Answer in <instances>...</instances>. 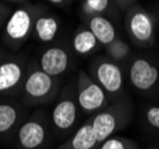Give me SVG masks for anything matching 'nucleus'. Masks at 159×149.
<instances>
[{
	"mask_svg": "<svg viewBox=\"0 0 159 149\" xmlns=\"http://www.w3.org/2000/svg\"><path fill=\"white\" fill-rule=\"evenodd\" d=\"M32 29V16L26 8L14 10L5 23V37L11 44L25 41Z\"/></svg>",
	"mask_w": 159,
	"mask_h": 149,
	"instance_id": "f257e3e1",
	"label": "nucleus"
},
{
	"mask_svg": "<svg viewBox=\"0 0 159 149\" xmlns=\"http://www.w3.org/2000/svg\"><path fill=\"white\" fill-rule=\"evenodd\" d=\"M79 94L77 102L80 108L86 112H94L101 108L107 103V97L105 89L99 84H95L86 75H81L79 81Z\"/></svg>",
	"mask_w": 159,
	"mask_h": 149,
	"instance_id": "f03ea898",
	"label": "nucleus"
},
{
	"mask_svg": "<svg viewBox=\"0 0 159 149\" xmlns=\"http://www.w3.org/2000/svg\"><path fill=\"white\" fill-rule=\"evenodd\" d=\"M158 69L145 59H137L129 69L132 85L140 91H148L158 80Z\"/></svg>",
	"mask_w": 159,
	"mask_h": 149,
	"instance_id": "7ed1b4c3",
	"label": "nucleus"
},
{
	"mask_svg": "<svg viewBox=\"0 0 159 149\" xmlns=\"http://www.w3.org/2000/svg\"><path fill=\"white\" fill-rule=\"evenodd\" d=\"M53 87L52 76L47 74L45 72L33 70L27 75L24 82V91L27 98L32 100H40L50 94Z\"/></svg>",
	"mask_w": 159,
	"mask_h": 149,
	"instance_id": "20e7f679",
	"label": "nucleus"
},
{
	"mask_svg": "<svg viewBox=\"0 0 159 149\" xmlns=\"http://www.w3.org/2000/svg\"><path fill=\"white\" fill-rule=\"evenodd\" d=\"M69 57L64 49L52 47L47 49L40 57V69L50 76H57L66 72Z\"/></svg>",
	"mask_w": 159,
	"mask_h": 149,
	"instance_id": "39448f33",
	"label": "nucleus"
},
{
	"mask_svg": "<svg viewBox=\"0 0 159 149\" xmlns=\"http://www.w3.org/2000/svg\"><path fill=\"white\" fill-rule=\"evenodd\" d=\"M96 78L99 85L106 92L116 93L122 87L121 69L113 62H101L96 68Z\"/></svg>",
	"mask_w": 159,
	"mask_h": 149,
	"instance_id": "423d86ee",
	"label": "nucleus"
},
{
	"mask_svg": "<svg viewBox=\"0 0 159 149\" xmlns=\"http://www.w3.org/2000/svg\"><path fill=\"white\" fill-rule=\"evenodd\" d=\"M45 140V129L37 121H27L18 130V142L24 149H37Z\"/></svg>",
	"mask_w": 159,
	"mask_h": 149,
	"instance_id": "0eeeda50",
	"label": "nucleus"
},
{
	"mask_svg": "<svg viewBox=\"0 0 159 149\" xmlns=\"http://www.w3.org/2000/svg\"><path fill=\"white\" fill-rule=\"evenodd\" d=\"M24 76V69L18 61H5L0 65V94L12 92Z\"/></svg>",
	"mask_w": 159,
	"mask_h": 149,
	"instance_id": "6e6552de",
	"label": "nucleus"
},
{
	"mask_svg": "<svg viewBox=\"0 0 159 149\" xmlns=\"http://www.w3.org/2000/svg\"><path fill=\"white\" fill-rule=\"evenodd\" d=\"M77 116V108L71 99L61 100L52 111V122L60 130L70 129L74 125Z\"/></svg>",
	"mask_w": 159,
	"mask_h": 149,
	"instance_id": "1a4fd4ad",
	"label": "nucleus"
},
{
	"mask_svg": "<svg viewBox=\"0 0 159 149\" xmlns=\"http://www.w3.org/2000/svg\"><path fill=\"white\" fill-rule=\"evenodd\" d=\"M129 31L132 36L139 42L148 41L153 35V24L150 16L145 12H135L129 19Z\"/></svg>",
	"mask_w": 159,
	"mask_h": 149,
	"instance_id": "9d476101",
	"label": "nucleus"
},
{
	"mask_svg": "<svg viewBox=\"0 0 159 149\" xmlns=\"http://www.w3.org/2000/svg\"><path fill=\"white\" fill-rule=\"evenodd\" d=\"M89 30L96 37L98 42L105 46H109L115 41V29L107 18L95 14L89 22Z\"/></svg>",
	"mask_w": 159,
	"mask_h": 149,
	"instance_id": "9b49d317",
	"label": "nucleus"
},
{
	"mask_svg": "<svg viewBox=\"0 0 159 149\" xmlns=\"http://www.w3.org/2000/svg\"><path fill=\"white\" fill-rule=\"evenodd\" d=\"M92 127L95 131L98 142L106 141L116 128V118L112 112H101L93 119Z\"/></svg>",
	"mask_w": 159,
	"mask_h": 149,
	"instance_id": "f8f14e48",
	"label": "nucleus"
},
{
	"mask_svg": "<svg viewBox=\"0 0 159 149\" xmlns=\"http://www.w3.org/2000/svg\"><path fill=\"white\" fill-rule=\"evenodd\" d=\"M19 119V108L12 103H0V135L7 134Z\"/></svg>",
	"mask_w": 159,
	"mask_h": 149,
	"instance_id": "ddd939ff",
	"label": "nucleus"
},
{
	"mask_svg": "<svg viewBox=\"0 0 159 149\" xmlns=\"http://www.w3.org/2000/svg\"><path fill=\"white\" fill-rule=\"evenodd\" d=\"M98 143V138L95 135L92 123L82 125L76 131L71 140V148L73 149H93Z\"/></svg>",
	"mask_w": 159,
	"mask_h": 149,
	"instance_id": "4468645a",
	"label": "nucleus"
},
{
	"mask_svg": "<svg viewBox=\"0 0 159 149\" xmlns=\"http://www.w3.org/2000/svg\"><path fill=\"white\" fill-rule=\"evenodd\" d=\"M34 31L42 42H51L58 31V22L53 17H39L34 23Z\"/></svg>",
	"mask_w": 159,
	"mask_h": 149,
	"instance_id": "2eb2a0df",
	"label": "nucleus"
},
{
	"mask_svg": "<svg viewBox=\"0 0 159 149\" xmlns=\"http://www.w3.org/2000/svg\"><path fill=\"white\" fill-rule=\"evenodd\" d=\"M98 44V40L94 36V34L90 30H81L75 35L73 40L74 50L80 55L88 54L93 50Z\"/></svg>",
	"mask_w": 159,
	"mask_h": 149,
	"instance_id": "dca6fc26",
	"label": "nucleus"
},
{
	"mask_svg": "<svg viewBox=\"0 0 159 149\" xmlns=\"http://www.w3.org/2000/svg\"><path fill=\"white\" fill-rule=\"evenodd\" d=\"M109 5V0H84L83 10L87 14L92 16L94 13H101L106 11Z\"/></svg>",
	"mask_w": 159,
	"mask_h": 149,
	"instance_id": "f3484780",
	"label": "nucleus"
},
{
	"mask_svg": "<svg viewBox=\"0 0 159 149\" xmlns=\"http://www.w3.org/2000/svg\"><path fill=\"white\" fill-rule=\"evenodd\" d=\"M127 51H128V48H127V46L124 42L114 41L112 44H109V54H111L112 57L116 59V60L122 59L127 54Z\"/></svg>",
	"mask_w": 159,
	"mask_h": 149,
	"instance_id": "a211bd4d",
	"label": "nucleus"
},
{
	"mask_svg": "<svg viewBox=\"0 0 159 149\" xmlns=\"http://www.w3.org/2000/svg\"><path fill=\"white\" fill-rule=\"evenodd\" d=\"M147 121L148 123L154 127V128H157L159 130V108L158 106H152V108H150L147 110Z\"/></svg>",
	"mask_w": 159,
	"mask_h": 149,
	"instance_id": "6ab92c4d",
	"label": "nucleus"
},
{
	"mask_svg": "<svg viewBox=\"0 0 159 149\" xmlns=\"http://www.w3.org/2000/svg\"><path fill=\"white\" fill-rule=\"evenodd\" d=\"M101 149H126L125 144L119 138H108L102 144Z\"/></svg>",
	"mask_w": 159,
	"mask_h": 149,
	"instance_id": "aec40b11",
	"label": "nucleus"
},
{
	"mask_svg": "<svg viewBox=\"0 0 159 149\" xmlns=\"http://www.w3.org/2000/svg\"><path fill=\"white\" fill-rule=\"evenodd\" d=\"M5 19H6V10L2 6H0V26L4 24Z\"/></svg>",
	"mask_w": 159,
	"mask_h": 149,
	"instance_id": "412c9836",
	"label": "nucleus"
},
{
	"mask_svg": "<svg viewBox=\"0 0 159 149\" xmlns=\"http://www.w3.org/2000/svg\"><path fill=\"white\" fill-rule=\"evenodd\" d=\"M48 1H50V2H52V4H61L63 0H48Z\"/></svg>",
	"mask_w": 159,
	"mask_h": 149,
	"instance_id": "4be33fe9",
	"label": "nucleus"
},
{
	"mask_svg": "<svg viewBox=\"0 0 159 149\" xmlns=\"http://www.w3.org/2000/svg\"><path fill=\"white\" fill-rule=\"evenodd\" d=\"M1 60H2V54H1V53H0V65H1V63H2V62H1Z\"/></svg>",
	"mask_w": 159,
	"mask_h": 149,
	"instance_id": "5701e85b",
	"label": "nucleus"
},
{
	"mask_svg": "<svg viewBox=\"0 0 159 149\" xmlns=\"http://www.w3.org/2000/svg\"><path fill=\"white\" fill-rule=\"evenodd\" d=\"M8 1H20V0H8Z\"/></svg>",
	"mask_w": 159,
	"mask_h": 149,
	"instance_id": "b1692460",
	"label": "nucleus"
},
{
	"mask_svg": "<svg viewBox=\"0 0 159 149\" xmlns=\"http://www.w3.org/2000/svg\"><path fill=\"white\" fill-rule=\"evenodd\" d=\"M116 1H121V0H116Z\"/></svg>",
	"mask_w": 159,
	"mask_h": 149,
	"instance_id": "393cba45",
	"label": "nucleus"
}]
</instances>
